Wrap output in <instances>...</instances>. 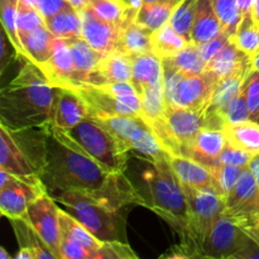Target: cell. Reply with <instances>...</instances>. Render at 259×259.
I'll return each instance as SVG.
<instances>
[{
	"label": "cell",
	"instance_id": "obj_4",
	"mask_svg": "<svg viewBox=\"0 0 259 259\" xmlns=\"http://www.w3.org/2000/svg\"><path fill=\"white\" fill-rule=\"evenodd\" d=\"M65 211L77 219L101 242H125V214L113 211L81 191L48 192Z\"/></svg>",
	"mask_w": 259,
	"mask_h": 259
},
{
	"label": "cell",
	"instance_id": "obj_40",
	"mask_svg": "<svg viewBox=\"0 0 259 259\" xmlns=\"http://www.w3.org/2000/svg\"><path fill=\"white\" fill-rule=\"evenodd\" d=\"M197 0H181L175 8L169 23L187 42L191 43V30L196 14Z\"/></svg>",
	"mask_w": 259,
	"mask_h": 259
},
{
	"label": "cell",
	"instance_id": "obj_57",
	"mask_svg": "<svg viewBox=\"0 0 259 259\" xmlns=\"http://www.w3.org/2000/svg\"><path fill=\"white\" fill-rule=\"evenodd\" d=\"M253 17L259 23V0H257V3H255L254 10H253Z\"/></svg>",
	"mask_w": 259,
	"mask_h": 259
},
{
	"label": "cell",
	"instance_id": "obj_28",
	"mask_svg": "<svg viewBox=\"0 0 259 259\" xmlns=\"http://www.w3.org/2000/svg\"><path fill=\"white\" fill-rule=\"evenodd\" d=\"M66 42L70 46L71 52H72L76 71H77L78 85L86 83L89 75L99 65L101 58L104 57V53L91 47L82 37L70 38V39H66Z\"/></svg>",
	"mask_w": 259,
	"mask_h": 259
},
{
	"label": "cell",
	"instance_id": "obj_43",
	"mask_svg": "<svg viewBox=\"0 0 259 259\" xmlns=\"http://www.w3.org/2000/svg\"><path fill=\"white\" fill-rule=\"evenodd\" d=\"M18 34L19 38L22 35L27 34L30 30L35 29V28L40 27V25H46L45 17L40 14L39 10L34 7L24 4L19 0V7H18Z\"/></svg>",
	"mask_w": 259,
	"mask_h": 259
},
{
	"label": "cell",
	"instance_id": "obj_44",
	"mask_svg": "<svg viewBox=\"0 0 259 259\" xmlns=\"http://www.w3.org/2000/svg\"><path fill=\"white\" fill-rule=\"evenodd\" d=\"M250 120L249 116V108H248L247 96H245L243 86L238 95L235 96L229 104L225 113V125L227 124H238L243 121Z\"/></svg>",
	"mask_w": 259,
	"mask_h": 259
},
{
	"label": "cell",
	"instance_id": "obj_24",
	"mask_svg": "<svg viewBox=\"0 0 259 259\" xmlns=\"http://www.w3.org/2000/svg\"><path fill=\"white\" fill-rule=\"evenodd\" d=\"M223 25L210 0H197L196 14L191 30V43L200 46L219 35Z\"/></svg>",
	"mask_w": 259,
	"mask_h": 259
},
{
	"label": "cell",
	"instance_id": "obj_3",
	"mask_svg": "<svg viewBox=\"0 0 259 259\" xmlns=\"http://www.w3.org/2000/svg\"><path fill=\"white\" fill-rule=\"evenodd\" d=\"M148 187L151 204L148 207L166 220L179 234V247L186 258L199 257L190 235V206L181 181L172 169L168 159L149 161L143 174Z\"/></svg>",
	"mask_w": 259,
	"mask_h": 259
},
{
	"label": "cell",
	"instance_id": "obj_34",
	"mask_svg": "<svg viewBox=\"0 0 259 259\" xmlns=\"http://www.w3.org/2000/svg\"><path fill=\"white\" fill-rule=\"evenodd\" d=\"M58 214H60V224L62 234L77 242L78 244L85 247L88 250H90L93 253L94 259V254H95L96 250L100 249L104 242L94 237L77 219H75L72 215H70L61 207H58Z\"/></svg>",
	"mask_w": 259,
	"mask_h": 259
},
{
	"label": "cell",
	"instance_id": "obj_53",
	"mask_svg": "<svg viewBox=\"0 0 259 259\" xmlns=\"http://www.w3.org/2000/svg\"><path fill=\"white\" fill-rule=\"evenodd\" d=\"M248 168L250 169V172H252L253 176H254V180L255 182H257V186L259 189V154H254V156H253L252 161L249 162Z\"/></svg>",
	"mask_w": 259,
	"mask_h": 259
},
{
	"label": "cell",
	"instance_id": "obj_2",
	"mask_svg": "<svg viewBox=\"0 0 259 259\" xmlns=\"http://www.w3.org/2000/svg\"><path fill=\"white\" fill-rule=\"evenodd\" d=\"M55 99V86L37 65L27 61L18 75L2 89V125L10 131L48 125L52 121Z\"/></svg>",
	"mask_w": 259,
	"mask_h": 259
},
{
	"label": "cell",
	"instance_id": "obj_39",
	"mask_svg": "<svg viewBox=\"0 0 259 259\" xmlns=\"http://www.w3.org/2000/svg\"><path fill=\"white\" fill-rule=\"evenodd\" d=\"M18 7H19V0H0V8H2V27L7 30L10 40L14 45L17 50L18 58H25L24 48H23L22 40L18 34Z\"/></svg>",
	"mask_w": 259,
	"mask_h": 259
},
{
	"label": "cell",
	"instance_id": "obj_25",
	"mask_svg": "<svg viewBox=\"0 0 259 259\" xmlns=\"http://www.w3.org/2000/svg\"><path fill=\"white\" fill-rule=\"evenodd\" d=\"M55 39L56 35L46 25H40L27 34L22 35L20 40L24 48L27 61H30L39 68L46 65L52 55Z\"/></svg>",
	"mask_w": 259,
	"mask_h": 259
},
{
	"label": "cell",
	"instance_id": "obj_35",
	"mask_svg": "<svg viewBox=\"0 0 259 259\" xmlns=\"http://www.w3.org/2000/svg\"><path fill=\"white\" fill-rule=\"evenodd\" d=\"M176 7L177 3L172 0H164V2L153 3V4H143L138 12L136 22L154 32L169 22Z\"/></svg>",
	"mask_w": 259,
	"mask_h": 259
},
{
	"label": "cell",
	"instance_id": "obj_5",
	"mask_svg": "<svg viewBox=\"0 0 259 259\" xmlns=\"http://www.w3.org/2000/svg\"><path fill=\"white\" fill-rule=\"evenodd\" d=\"M65 134L106 169L125 172L129 149L96 119L88 116Z\"/></svg>",
	"mask_w": 259,
	"mask_h": 259
},
{
	"label": "cell",
	"instance_id": "obj_9",
	"mask_svg": "<svg viewBox=\"0 0 259 259\" xmlns=\"http://www.w3.org/2000/svg\"><path fill=\"white\" fill-rule=\"evenodd\" d=\"M190 206V235L197 255L215 220L224 212L225 199L214 187H192L182 184Z\"/></svg>",
	"mask_w": 259,
	"mask_h": 259
},
{
	"label": "cell",
	"instance_id": "obj_32",
	"mask_svg": "<svg viewBox=\"0 0 259 259\" xmlns=\"http://www.w3.org/2000/svg\"><path fill=\"white\" fill-rule=\"evenodd\" d=\"M189 45L186 38L182 37L176 29L171 25V23H166L163 27L154 30L151 35L152 52L156 53L158 57L163 58L172 57L184 50Z\"/></svg>",
	"mask_w": 259,
	"mask_h": 259
},
{
	"label": "cell",
	"instance_id": "obj_33",
	"mask_svg": "<svg viewBox=\"0 0 259 259\" xmlns=\"http://www.w3.org/2000/svg\"><path fill=\"white\" fill-rule=\"evenodd\" d=\"M88 7L103 20L123 27L137 19V13L120 0H88Z\"/></svg>",
	"mask_w": 259,
	"mask_h": 259
},
{
	"label": "cell",
	"instance_id": "obj_49",
	"mask_svg": "<svg viewBox=\"0 0 259 259\" xmlns=\"http://www.w3.org/2000/svg\"><path fill=\"white\" fill-rule=\"evenodd\" d=\"M228 42H230V35L228 34L225 30H223L219 35L212 38L211 40H209V42L206 43H202V45L197 46V47H199L204 60L209 63L210 61L212 60V57H215V55H217Z\"/></svg>",
	"mask_w": 259,
	"mask_h": 259
},
{
	"label": "cell",
	"instance_id": "obj_13",
	"mask_svg": "<svg viewBox=\"0 0 259 259\" xmlns=\"http://www.w3.org/2000/svg\"><path fill=\"white\" fill-rule=\"evenodd\" d=\"M27 218L56 258L61 259V224L57 202L45 194L28 207Z\"/></svg>",
	"mask_w": 259,
	"mask_h": 259
},
{
	"label": "cell",
	"instance_id": "obj_26",
	"mask_svg": "<svg viewBox=\"0 0 259 259\" xmlns=\"http://www.w3.org/2000/svg\"><path fill=\"white\" fill-rule=\"evenodd\" d=\"M169 163L181 184L192 187H214L212 175L205 164L180 156H172Z\"/></svg>",
	"mask_w": 259,
	"mask_h": 259
},
{
	"label": "cell",
	"instance_id": "obj_38",
	"mask_svg": "<svg viewBox=\"0 0 259 259\" xmlns=\"http://www.w3.org/2000/svg\"><path fill=\"white\" fill-rule=\"evenodd\" d=\"M166 60H168L177 70L189 73H202L207 67V62L201 56L199 47L194 43H189L184 50Z\"/></svg>",
	"mask_w": 259,
	"mask_h": 259
},
{
	"label": "cell",
	"instance_id": "obj_47",
	"mask_svg": "<svg viewBox=\"0 0 259 259\" xmlns=\"http://www.w3.org/2000/svg\"><path fill=\"white\" fill-rule=\"evenodd\" d=\"M253 156L254 154L235 148V147H233L232 144L227 142V146L224 147V149H223L222 154L219 157V164L247 168L249 166V162L252 161Z\"/></svg>",
	"mask_w": 259,
	"mask_h": 259
},
{
	"label": "cell",
	"instance_id": "obj_7",
	"mask_svg": "<svg viewBox=\"0 0 259 259\" xmlns=\"http://www.w3.org/2000/svg\"><path fill=\"white\" fill-rule=\"evenodd\" d=\"M148 125L172 156L185 157L190 144L205 128V118L202 110L167 105L163 118Z\"/></svg>",
	"mask_w": 259,
	"mask_h": 259
},
{
	"label": "cell",
	"instance_id": "obj_12",
	"mask_svg": "<svg viewBox=\"0 0 259 259\" xmlns=\"http://www.w3.org/2000/svg\"><path fill=\"white\" fill-rule=\"evenodd\" d=\"M224 214L232 218L248 234L259 218V189L248 167L225 199Z\"/></svg>",
	"mask_w": 259,
	"mask_h": 259
},
{
	"label": "cell",
	"instance_id": "obj_30",
	"mask_svg": "<svg viewBox=\"0 0 259 259\" xmlns=\"http://www.w3.org/2000/svg\"><path fill=\"white\" fill-rule=\"evenodd\" d=\"M224 133L228 143L252 154H259V123L247 120L238 124H227Z\"/></svg>",
	"mask_w": 259,
	"mask_h": 259
},
{
	"label": "cell",
	"instance_id": "obj_63",
	"mask_svg": "<svg viewBox=\"0 0 259 259\" xmlns=\"http://www.w3.org/2000/svg\"><path fill=\"white\" fill-rule=\"evenodd\" d=\"M120 2H123V3H125V4H128V0H120Z\"/></svg>",
	"mask_w": 259,
	"mask_h": 259
},
{
	"label": "cell",
	"instance_id": "obj_62",
	"mask_svg": "<svg viewBox=\"0 0 259 259\" xmlns=\"http://www.w3.org/2000/svg\"><path fill=\"white\" fill-rule=\"evenodd\" d=\"M172 2H175V3H177V4H179V3L181 2V0H172Z\"/></svg>",
	"mask_w": 259,
	"mask_h": 259
},
{
	"label": "cell",
	"instance_id": "obj_64",
	"mask_svg": "<svg viewBox=\"0 0 259 259\" xmlns=\"http://www.w3.org/2000/svg\"><path fill=\"white\" fill-rule=\"evenodd\" d=\"M257 121H258V123H259V116H258V119H257Z\"/></svg>",
	"mask_w": 259,
	"mask_h": 259
},
{
	"label": "cell",
	"instance_id": "obj_10",
	"mask_svg": "<svg viewBox=\"0 0 259 259\" xmlns=\"http://www.w3.org/2000/svg\"><path fill=\"white\" fill-rule=\"evenodd\" d=\"M47 192L39 176L20 177L0 168V211L9 220L25 217L29 205Z\"/></svg>",
	"mask_w": 259,
	"mask_h": 259
},
{
	"label": "cell",
	"instance_id": "obj_18",
	"mask_svg": "<svg viewBox=\"0 0 259 259\" xmlns=\"http://www.w3.org/2000/svg\"><path fill=\"white\" fill-rule=\"evenodd\" d=\"M82 18L81 37L99 52L106 53L116 50L120 35V27L99 18L91 8H85L80 13Z\"/></svg>",
	"mask_w": 259,
	"mask_h": 259
},
{
	"label": "cell",
	"instance_id": "obj_29",
	"mask_svg": "<svg viewBox=\"0 0 259 259\" xmlns=\"http://www.w3.org/2000/svg\"><path fill=\"white\" fill-rule=\"evenodd\" d=\"M12 227L14 229L17 242L22 249H30L35 254L37 259H57L56 255L51 252L37 230L34 229L27 215L19 219L10 220Z\"/></svg>",
	"mask_w": 259,
	"mask_h": 259
},
{
	"label": "cell",
	"instance_id": "obj_60",
	"mask_svg": "<svg viewBox=\"0 0 259 259\" xmlns=\"http://www.w3.org/2000/svg\"><path fill=\"white\" fill-rule=\"evenodd\" d=\"M10 255L5 252L4 248H0V259H9Z\"/></svg>",
	"mask_w": 259,
	"mask_h": 259
},
{
	"label": "cell",
	"instance_id": "obj_22",
	"mask_svg": "<svg viewBox=\"0 0 259 259\" xmlns=\"http://www.w3.org/2000/svg\"><path fill=\"white\" fill-rule=\"evenodd\" d=\"M0 168L20 177L39 176L37 168L15 143L10 132L0 124Z\"/></svg>",
	"mask_w": 259,
	"mask_h": 259
},
{
	"label": "cell",
	"instance_id": "obj_31",
	"mask_svg": "<svg viewBox=\"0 0 259 259\" xmlns=\"http://www.w3.org/2000/svg\"><path fill=\"white\" fill-rule=\"evenodd\" d=\"M45 20L46 27L57 38L70 39L81 37L82 34V18L72 7L62 9Z\"/></svg>",
	"mask_w": 259,
	"mask_h": 259
},
{
	"label": "cell",
	"instance_id": "obj_16",
	"mask_svg": "<svg viewBox=\"0 0 259 259\" xmlns=\"http://www.w3.org/2000/svg\"><path fill=\"white\" fill-rule=\"evenodd\" d=\"M89 116L85 101L72 89L56 88L55 106L51 126L56 131L68 132Z\"/></svg>",
	"mask_w": 259,
	"mask_h": 259
},
{
	"label": "cell",
	"instance_id": "obj_36",
	"mask_svg": "<svg viewBox=\"0 0 259 259\" xmlns=\"http://www.w3.org/2000/svg\"><path fill=\"white\" fill-rule=\"evenodd\" d=\"M139 98L142 101V118L147 124L163 118L167 109L163 81L158 85L149 86L142 90Z\"/></svg>",
	"mask_w": 259,
	"mask_h": 259
},
{
	"label": "cell",
	"instance_id": "obj_21",
	"mask_svg": "<svg viewBox=\"0 0 259 259\" xmlns=\"http://www.w3.org/2000/svg\"><path fill=\"white\" fill-rule=\"evenodd\" d=\"M116 81H132V57L115 50L104 55L86 83L103 85Z\"/></svg>",
	"mask_w": 259,
	"mask_h": 259
},
{
	"label": "cell",
	"instance_id": "obj_23",
	"mask_svg": "<svg viewBox=\"0 0 259 259\" xmlns=\"http://www.w3.org/2000/svg\"><path fill=\"white\" fill-rule=\"evenodd\" d=\"M163 81L162 58L154 52L142 53L132 57V81L138 94L146 88L158 85Z\"/></svg>",
	"mask_w": 259,
	"mask_h": 259
},
{
	"label": "cell",
	"instance_id": "obj_51",
	"mask_svg": "<svg viewBox=\"0 0 259 259\" xmlns=\"http://www.w3.org/2000/svg\"><path fill=\"white\" fill-rule=\"evenodd\" d=\"M68 7L71 5L66 0H38V10L45 17V19Z\"/></svg>",
	"mask_w": 259,
	"mask_h": 259
},
{
	"label": "cell",
	"instance_id": "obj_17",
	"mask_svg": "<svg viewBox=\"0 0 259 259\" xmlns=\"http://www.w3.org/2000/svg\"><path fill=\"white\" fill-rule=\"evenodd\" d=\"M71 89L85 101L89 116L91 118L103 119L115 115H138L133 109L119 101L110 94L101 90L96 85L81 83V85L72 86Z\"/></svg>",
	"mask_w": 259,
	"mask_h": 259
},
{
	"label": "cell",
	"instance_id": "obj_8",
	"mask_svg": "<svg viewBox=\"0 0 259 259\" xmlns=\"http://www.w3.org/2000/svg\"><path fill=\"white\" fill-rule=\"evenodd\" d=\"M108 128L129 151H136L148 158V161L171 159L153 129L139 115H115L109 118H94Z\"/></svg>",
	"mask_w": 259,
	"mask_h": 259
},
{
	"label": "cell",
	"instance_id": "obj_56",
	"mask_svg": "<svg viewBox=\"0 0 259 259\" xmlns=\"http://www.w3.org/2000/svg\"><path fill=\"white\" fill-rule=\"evenodd\" d=\"M249 235H250V237L254 238V239H257L259 242V218L257 220H255V223H254V225H253L252 230L249 232Z\"/></svg>",
	"mask_w": 259,
	"mask_h": 259
},
{
	"label": "cell",
	"instance_id": "obj_48",
	"mask_svg": "<svg viewBox=\"0 0 259 259\" xmlns=\"http://www.w3.org/2000/svg\"><path fill=\"white\" fill-rule=\"evenodd\" d=\"M61 259H93V253L75 240L62 234L61 237Z\"/></svg>",
	"mask_w": 259,
	"mask_h": 259
},
{
	"label": "cell",
	"instance_id": "obj_27",
	"mask_svg": "<svg viewBox=\"0 0 259 259\" xmlns=\"http://www.w3.org/2000/svg\"><path fill=\"white\" fill-rule=\"evenodd\" d=\"M152 33L153 32L151 29L139 24L136 20L126 23L123 27H120V35H119L116 51H120V52L125 53L131 57L149 52V51H152Z\"/></svg>",
	"mask_w": 259,
	"mask_h": 259
},
{
	"label": "cell",
	"instance_id": "obj_15",
	"mask_svg": "<svg viewBox=\"0 0 259 259\" xmlns=\"http://www.w3.org/2000/svg\"><path fill=\"white\" fill-rule=\"evenodd\" d=\"M40 70L55 88L71 89L72 86L78 85L77 71L72 52L66 39L62 38L56 37L52 55L47 63L40 67Z\"/></svg>",
	"mask_w": 259,
	"mask_h": 259
},
{
	"label": "cell",
	"instance_id": "obj_59",
	"mask_svg": "<svg viewBox=\"0 0 259 259\" xmlns=\"http://www.w3.org/2000/svg\"><path fill=\"white\" fill-rule=\"evenodd\" d=\"M253 68L259 71V53H258V55H255L254 57H253Z\"/></svg>",
	"mask_w": 259,
	"mask_h": 259
},
{
	"label": "cell",
	"instance_id": "obj_50",
	"mask_svg": "<svg viewBox=\"0 0 259 259\" xmlns=\"http://www.w3.org/2000/svg\"><path fill=\"white\" fill-rule=\"evenodd\" d=\"M13 58H18L17 50L10 40L7 30L2 27V53H0V72L4 73L5 68L9 65Z\"/></svg>",
	"mask_w": 259,
	"mask_h": 259
},
{
	"label": "cell",
	"instance_id": "obj_55",
	"mask_svg": "<svg viewBox=\"0 0 259 259\" xmlns=\"http://www.w3.org/2000/svg\"><path fill=\"white\" fill-rule=\"evenodd\" d=\"M15 259H37L35 254L30 249H22L19 248V252L15 254Z\"/></svg>",
	"mask_w": 259,
	"mask_h": 259
},
{
	"label": "cell",
	"instance_id": "obj_11",
	"mask_svg": "<svg viewBox=\"0 0 259 259\" xmlns=\"http://www.w3.org/2000/svg\"><path fill=\"white\" fill-rule=\"evenodd\" d=\"M252 239L253 237L223 212L210 228L200 254L205 258H238Z\"/></svg>",
	"mask_w": 259,
	"mask_h": 259
},
{
	"label": "cell",
	"instance_id": "obj_1",
	"mask_svg": "<svg viewBox=\"0 0 259 259\" xmlns=\"http://www.w3.org/2000/svg\"><path fill=\"white\" fill-rule=\"evenodd\" d=\"M111 172L82 151L63 132L50 125L46 162L39 177L48 192H90L108 184Z\"/></svg>",
	"mask_w": 259,
	"mask_h": 259
},
{
	"label": "cell",
	"instance_id": "obj_58",
	"mask_svg": "<svg viewBox=\"0 0 259 259\" xmlns=\"http://www.w3.org/2000/svg\"><path fill=\"white\" fill-rule=\"evenodd\" d=\"M22 3H24V4L27 5H30V7H34L38 9V0H20Z\"/></svg>",
	"mask_w": 259,
	"mask_h": 259
},
{
	"label": "cell",
	"instance_id": "obj_42",
	"mask_svg": "<svg viewBox=\"0 0 259 259\" xmlns=\"http://www.w3.org/2000/svg\"><path fill=\"white\" fill-rule=\"evenodd\" d=\"M209 167V166H207ZM210 172L214 179V187L224 199H227L234 186L237 185L240 175L244 171L243 167L225 166V164H218V166L209 167Z\"/></svg>",
	"mask_w": 259,
	"mask_h": 259
},
{
	"label": "cell",
	"instance_id": "obj_14",
	"mask_svg": "<svg viewBox=\"0 0 259 259\" xmlns=\"http://www.w3.org/2000/svg\"><path fill=\"white\" fill-rule=\"evenodd\" d=\"M247 77L244 76H229L222 78L215 86L210 100L202 110L205 118V126L212 129H224L225 113L233 99L238 95L243 82Z\"/></svg>",
	"mask_w": 259,
	"mask_h": 259
},
{
	"label": "cell",
	"instance_id": "obj_52",
	"mask_svg": "<svg viewBox=\"0 0 259 259\" xmlns=\"http://www.w3.org/2000/svg\"><path fill=\"white\" fill-rule=\"evenodd\" d=\"M237 3L243 17H245V15H253V10H254L257 0H237Z\"/></svg>",
	"mask_w": 259,
	"mask_h": 259
},
{
	"label": "cell",
	"instance_id": "obj_37",
	"mask_svg": "<svg viewBox=\"0 0 259 259\" xmlns=\"http://www.w3.org/2000/svg\"><path fill=\"white\" fill-rule=\"evenodd\" d=\"M239 50L254 57L259 53V23L253 15L243 17L234 37L230 38Z\"/></svg>",
	"mask_w": 259,
	"mask_h": 259
},
{
	"label": "cell",
	"instance_id": "obj_45",
	"mask_svg": "<svg viewBox=\"0 0 259 259\" xmlns=\"http://www.w3.org/2000/svg\"><path fill=\"white\" fill-rule=\"evenodd\" d=\"M243 90L247 96L250 120L257 121L259 116V71L253 70L243 82Z\"/></svg>",
	"mask_w": 259,
	"mask_h": 259
},
{
	"label": "cell",
	"instance_id": "obj_61",
	"mask_svg": "<svg viewBox=\"0 0 259 259\" xmlns=\"http://www.w3.org/2000/svg\"><path fill=\"white\" fill-rule=\"evenodd\" d=\"M164 2V0H143V4H153V3Z\"/></svg>",
	"mask_w": 259,
	"mask_h": 259
},
{
	"label": "cell",
	"instance_id": "obj_54",
	"mask_svg": "<svg viewBox=\"0 0 259 259\" xmlns=\"http://www.w3.org/2000/svg\"><path fill=\"white\" fill-rule=\"evenodd\" d=\"M71 7L75 10H77L78 13L82 12L85 8H88V0H66Z\"/></svg>",
	"mask_w": 259,
	"mask_h": 259
},
{
	"label": "cell",
	"instance_id": "obj_20",
	"mask_svg": "<svg viewBox=\"0 0 259 259\" xmlns=\"http://www.w3.org/2000/svg\"><path fill=\"white\" fill-rule=\"evenodd\" d=\"M227 137L223 129L202 128L185 152V157L205 166H218L219 157L227 146Z\"/></svg>",
	"mask_w": 259,
	"mask_h": 259
},
{
	"label": "cell",
	"instance_id": "obj_6",
	"mask_svg": "<svg viewBox=\"0 0 259 259\" xmlns=\"http://www.w3.org/2000/svg\"><path fill=\"white\" fill-rule=\"evenodd\" d=\"M162 66L167 105L204 110L219 78L209 70L202 73L180 71L166 58L162 60Z\"/></svg>",
	"mask_w": 259,
	"mask_h": 259
},
{
	"label": "cell",
	"instance_id": "obj_19",
	"mask_svg": "<svg viewBox=\"0 0 259 259\" xmlns=\"http://www.w3.org/2000/svg\"><path fill=\"white\" fill-rule=\"evenodd\" d=\"M206 70L211 71L219 80L229 76L247 77L253 68V57L243 52L230 40L207 63Z\"/></svg>",
	"mask_w": 259,
	"mask_h": 259
},
{
	"label": "cell",
	"instance_id": "obj_46",
	"mask_svg": "<svg viewBox=\"0 0 259 259\" xmlns=\"http://www.w3.org/2000/svg\"><path fill=\"white\" fill-rule=\"evenodd\" d=\"M136 259L138 255L125 242H104L94 254V259Z\"/></svg>",
	"mask_w": 259,
	"mask_h": 259
},
{
	"label": "cell",
	"instance_id": "obj_41",
	"mask_svg": "<svg viewBox=\"0 0 259 259\" xmlns=\"http://www.w3.org/2000/svg\"><path fill=\"white\" fill-rule=\"evenodd\" d=\"M210 2L222 22L223 29L230 35V38L234 37L243 19L237 0H210Z\"/></svg>",
	"mask_w": 259,
	"mask_h": 259
}]
</instances>
